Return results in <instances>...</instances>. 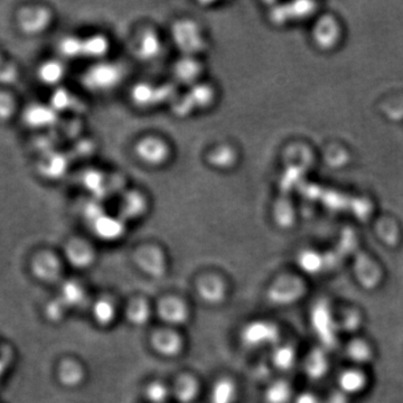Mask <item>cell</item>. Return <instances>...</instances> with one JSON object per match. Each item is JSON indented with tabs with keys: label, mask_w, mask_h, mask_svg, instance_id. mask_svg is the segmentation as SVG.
I'll return each instance as SVG.
<instances>
[{
	"label": "cell",
	"mask_w": 403,
	"mask_h": 403,
	"mask_svg": "<svg viewBox=\"0 0 403 403\" xmlns=\"http://www.w3.org/2000/svg\"><path fill=\"white\" fill-rule=\"evenodd\" d=\"M296 353L291 346H280L274 349V355H272V361L274 366H277L280 370L287 371L293 368L295 364Z\"/></svg>",
	"instance_id": "obj_22"
},
{
	"label": "cell",
	"mask_w": 403,
	"mask_h": 403,
	"mask_svg": "<svg viewBox=\"0 0 403 403\" xmlns=\"http://www.w3.org/2000/svg\"><path fill=\"white\" fill-rule=\"evenodd\" d=\"M144 202L141 197L134 195L124 201V212H132V214H139L144 210Z\"/></svg>",
	"instance_id": "obj_36"
},
{
	"label": "cell",
	"mask_w": 403,
	"mask_h": 403,
	"mask_svg": "<svg viewBox=\"0 0 403 403\" xmlns=\"http://www.w3.org/2000/svg\"><path fill=\"white\" fill-rule=\"evenodd\" d=\"M122 78L120 67L113 63L99 62L84 73L83 84L92 92H107L118 86Z\"/></svg>",
	"instance_id": "obj_1"
},
{
	"label": "cell",
	"mask_w": 403,
	"mask_h": 403,
	"mask_svg": "<svg viewBox=\"0 0 403 403\" xmlns=\"http://www.w3.org/2000/svg\"><path fill=\"white\" fill-rule=\"evenodd\" d=\"M347 352L349 358L355 362H368L371 358V349L364 341H353L352 344L349 345Z\"/></svg>",
	"instance_id": "obj_27"
},
{
	"label": "cell",
	"mask_w": 403,
	"mask_h": 403,
	"mask_svg": "<svg viewBox=\"0 0 403 403\" xmlns=\"http://www.w3.org/2000/svg\"><path fill=\"white\" fill-rule=\"evenodd\" d=\"M153 346L163 354L175 355L180 349V341L175 334L161 332L153 337Z\"/></svg>",
	"instance_id": "obj_18"
},
{
	"label": "cell",
	"mask_w": 403,
	"mask_h": 403,
	"mask_svg": "<svg viewBox=\"0 0 403 403\" xmlns=\"http://www.w3.org/2000/svg\"><path fill=\"white\" fill-rule=\"evenodd\" d=\"M316 4L296 3L291 5L282 6L272 11L271 17L276 24H285L291 21L306 18L310 13H314Z\"/></svg>",
	"instance_id": "obj_8"
},
{
	"label": "cell",
	"mask_w": 403,
	"mask_h": 403,
	"mask_svg": "<svg viewBox=\"0 0 403 403\" xmlns=\"http://www.w3.org/2000/svg\"><path fill=\"white\" fill-rule=\"evenodd\" d=\"M279 333L276 325L268 322H252L242 329V341L249 347L264 346L278 341Z\"/></svg>",
	"instance_id": "obj_4"
},
{
	"label": "cell",
	"mask_w": 403,
	"mask_h": 403,
	"mask_svg": "<svg viewBox=\"0 0 403 403\" xmlns=\"http://www.w3.org/2000/svg\"><path fill=\"white\" fill-rule=\"evenodd\" d=\"M175 40L178 47L185 52L186 55H194L204 47V38L199 26L189 21L178 22L173 30Z\"/></svg>",
	"instance_id": "obj_5"
},
{
	"label": "cell",
	"mask_w": 403,
	"mask_h": 403,
	"mask_svg": "<svg viewBox=\"0 0 403 403\" xmlns=\"http://www.w3.org/2000/svg\"><path fill=\"white\" fill-rule=\"evenodd\" d=\"M298 264L300 268L307 274H317L322 267V258L318 253L313 251H304L298 257Z\"/></svg>",
	"instance_id": "obj_25"
},
{
	"label": "cell",
	"mask_w": 403,
	"mask_h": 403,
	"mask_svg": "<svg viewBox=\"0 0 403 403\" xmlns=\"http://www.w3.org/2000/svg\"><path fill=\"white\" fill-rule=\"evenodd\" d=\"M94 228H95L98 235L107 240L118 239L124 232V226L120 221L105 216V215H101L95 220Z\"/></svg>",
	"instance_id": "obj_15"
},
{
	"label": "cell",
	"mask_w": 403,
	"mask_h": 403,
	"mask_svg": "<svg viewBox=\"0 0 403 403\" xmlns=\"http://www.w3.org/2000/svg\"><path fill=\"white\" fill-rule=\"evenodd\" d=\"M328 403H346L344 399V393L341 392L337 395H334V397L329 399Z\"/></svg>",
	"instance_id": "obj_38"
},
{
	"label": "cell",
	"mask_w": 403,
	"mask_h": 403,
	"mask_svg": "<svg viewBox=\"0 0 403 403\" xmlns=\"http://www.w3.org/2000/svg\"><path fill=\"white\" fill-rule=\"evenodd\" d=\"M312 325L322 344L328 347L335 344L333 318L325 303H318L313 308Z\"/></svg>",
	"instance_id": "obj_7"
},
{
	"label": "cell",
	"mask_w": 403,
	"mask_h": 403,
	"mask_svg": "<svg viewBox=\"0 0 403 403\" xmlns=\"http://www.w3.org/2000/svg\"><path fill=\"white\" fill-rule=\"evenodd\" d=\"M212 160H215V165L218 167L231 166L232 160H233V153L228 148H220L213 153Z\"/></svg>",
	"instance_id": "obj_35"
},
{
	"label": "cell",
	"mask_w": 403,
	"mask_h": 403,
	"mask_svg": "<svg viewBox=\"0 0 403 403\" xmlns=\"http://www.w3.org/2000/svg\"><path fill=\"white\" fill-rule=\"evenodd\" d=\"M57 111L51 105H33L24 113L25 124L30 128L42 129L52 126L57 120Z\"/></svg>",
	"instance_id": "obj_9"
},
{
	"label": "cell",
	"mask_w": 403,
	"mask_h": 403,
	"mask_svg": "<svg viewBox=\"0 0 403 403\" xmlns=\"http://www.w3.org/2000/svg\"><path fill=\"white\" fill-rule=\"evenodd\" d=\"M147 395L149 400L153 403H163L168 397V391L166 387L160 383H153L148 387Z\"/></svg>",
	"instance_id": "obj_34"
},
{
	"label": "cell",
	"mask_w": 403,
	"mask_h": 403,
	"mask_svg": "<svg viewBox=\"0 0 403 403\" xmlns=\"http://www.w3.org/2000/svg\"><path fill=\"white\" fill-rule=\"evenodd\" d=\"M291 397V385L284 381L274 382L266 392L267 403H287Z\"/></svg>",
	"instance_id": "obj_21"
},
{
	"label": "cell",
	"mask_w": 403,
	"mask_h": 403,
	"mask_svg": "<svg viewBox=\"0 0 403 403\" xmlns=\"http://www.w3.org/2000/svg\"><path fill=\"white\" fill-rule=\"evenodd\" d=\"M138 158L149 166H160L170 158V147L164 140L147 137L140 140L136 147Z\"/></svg>",
	"instance_id": "obj_6"
},
{
	"label": "cell",
	"mask_w": 403,
	"mask_h": 403,
	"mask_svg": "<svg viewBox=\"0 0 403 403\" xmlns=\"http://www.w3.org/2000/svg\"><path fill=\"white\" fill-rule=\"evenodd\" d=\"M17 78V70L15 65L4 59L0 54V83H13Z\"/></svg>",
	"instance_id": "obj_31"
},
{
	"label": "cell",
	"mask_w": 403,
	"mask_h": 403,
	"mask_svg": "<svg viewBox=\"0 0 403 403\" xmlns=\"http://www.w3.org/2000/svg\"><path fill=\"white\" fill-rule=\"evenodd\" d=\"M201 74V65L193 57H187L178 61L175 66V76L180 82H194Z\"/></svg>",
	"instance_id": "obj_17"
},
{
	"label": "cell",
	"mask_w": 403,
	"mask_h": 403,
	"mask_svg": "<svg viewBox=\"0 0 403 403\" xmlns=\"http://www.w3.org/2000/svg\"><path fill=\"white\" fill-rule=\"evenodd\" d=\"M52 13L43 6H30L19 11L17 25L19 30L30 36L40 35L49 28Z\"/></svg>",
	"instance_id": "obj_3"
},
{
	"label": "cell",
	"mask_w": 403,
	"mask_h": 403,
	"mask_svg": "<svg viewBox=\"0 0 403 403\" xmlns=\"http://www.w3.org/2000/svg\"><path fill=\"white\" fill-rule=\"evenodd\" d=\"M296 403H320L318 402L317 398L315 395H310V393H304L301 395L298 399H297V402Z\"/></svg>",
	"instance_id": "obj_37"
},
{
	"label": "cell",
	"mask_w": 403,
	"mask_h": 403,
	"mask_svg": "<svg viewBox=\"0 0 403 403\" xmlns=\"http://www.w3.org/2000/svg\"><path fill=\"white\" fill-rule=\"evenodd\" d=\"M159 314L163 320L170 324H180L187 317L185 306L176 299H168L160 304Z\"/></svg>",
	"instance_id": "obj_16"
},
{
	"label": "cell",
	"mask_w": 403,
	"mask_h": 403,
	"mask_svg": "<svg viewBox=\"0 0 403 403\" xmlns=\"http://www.w3.org/2000/svg\"><path fill=\"white\" fill-rule=\"evenodd\" d=\"M16 111V103L7 92H0V121H8Z\"/></svg>",
	"instance_id": "obj_29"
},
{
	"label": "cell",
	"mask_w": 403,
	"mask_h": 403,
	"mask_svg": "<svg viewBox=\"0 0 403 403\" xmlns=\"http://www.w3.org/2000/svg\"><path fill=\"white\" fill-rule=\"evenodd\" d=\"M315 38L322 47H333L339 38V27L333 17H325L320 21L315 30Z\"/></svg>",
	"instance_id": "obj_12"
},
{
	"label": "cell",
	"mask_w": 403,
	"mask_h": 403,
	"mask_svg": "<svg viewBox=\"0 0 403 403\" xmlns=\"http://www.w3.org/2000/svg\"><path fill=\"white\" fill-rule=\"evenodd\" d=\"M197 391V387L195 382L192 379H188V378L180 380L178 385H176V397L183 402L191 401L195 397Z\"/></svg>",
	"instance_id": "obj_28"
},
{
	"label": "cell",
	"mask_w": 403,
	"mask_h": 403,
	"mask_svg": "<svg viewBox=\"0 0 403 403\" xmlns=\"http://www.w3.org/2000/svg\"><path fill=\"white\" fill-rule=\"evenodd\" d=\"M161 49V42L158 35L153 30H146L139 36L136 45V53L140 59H153L158 57Z\"/></svg>",
	"instance_id": "obj_11"
},
{
	"label": "cell",
	"mask_w": 403,
	"mask_h": 403,
	"mask_svg": "<svg viewBox=\"0 0 403 403\" xmlns=\"http://www.w3.org/2000/svg\"><path fill=\"white\" fill-rule=\"evenodd\" d=\"M95 317L103 324H109L115 317V308L107 300H101L95 306Z\"/></svg>",
	"instance_id": "obj_32"
},
{
	"label": "cell",
	"mask_w": 403,
	"mask_h": 403,
	"mask_svg": "<svg viewBox=\"0 0 403 403\" xmlns=\"http://www.w3.org/2000/svg\"><path fill=\"white\" fill-rule=\"evenodd\" d=\"M149 312L145 303H136L129 310V317L134 324H145L147 322Z\"/></svg>",
	"instance_id": "obj_33"
},
{
	"label": "cell",
	"mask_w": 403,
	"mask_h": 403,
	"mask_svg": "<svg viewBox=\"0 0 403 403\" xmlns=\"http://www.w3.org/2000/svg\"><path fill=\"white\" fill-rule=\"evenodd\" d=\"M199 293L209 303H218L223 297V287L216 280H205L199 288Z\"/></svg>",
	"instance_id": "obj_26"
},
{
	"label": "cell",
	"mask_w": 403,
	"mask_h": 403,
	"mask_svg": "<svg viewBox=\"0 0 403 403\" xmlns=\"http://www.w3.org/2000/svg\"><path fill=\"white\" fill-rule=\"evenodd\" d=\"M191 103H197V107H207L212 103L213 91L206 86H199L192 91L191 98H188Z\"/></svg>",
	"instance_id": "obj_30"
},
{
	"label": "cell",
	"mask_w": 403,
	"mask_h": 403,
	"mask_svg": "<svg viewBox=\"0 0 403 403\" xmlns=\"http://www.w3.org/2000/svg\"><path fill=\"white\" fill-rule=\"evenodd\" d=\"M59 51L65 59L82 57V40L76 36L63 38L59 44Z\"/></svg>",
	"instance_id": "obj_24"
},
{
	"label": "cell",
	"mask_w": 403,
	"mask_h": 403,
	"mask_svg": "<svg viewBox=\"0 0 403 403\" xmlns=\"http://www.w3.org/2000/svg\"><path fill=\"white\" fill-rule=\"evenodd\" d=\"M235 399V387L233 382L222 379L215 383L211 393V403H233Z\"/></svg>",
	"instance_id": "obj_19"
},
{
	"label": "cell",
	"mask_w": 403,
	"mask_h": 403,
	"mask_svg": "<svg viewBox=\"0 0 403 403\" xmlns=\"http://www.w3.org/2000/svg\"><path fill=\"white\" fill-rule=\"evenodd\" d=\"M320 199L332 210L353 213L358 218H366L372 212L371 203L366 199L349 197L334 191H324Z\"/></svg>",
	"instance_id": "obj_2"
},
{
	"label": "cell",
	"mask_w": 403,
	"mask_h": 403,
	"mask_svg": "<svg viewBox=\"0 0 403 403\" xmlns=\"http://www.w3.org/2000/svg\"><path fill=\"white\" fill-rule=\"evenodd\" d=\"M327 358L322 351L310 353L306 361V373L312 379H320L327 371Z\"/></svg>",
	"instance_id": "obj_20"
},
{
	"label": "cell",
	"mask_w": 403,
	"mask_h": 403,
	"mask_svg": "<svg viewBox=\"0 0 403 403\" xmlns=\"http://www.w3.org/2000/svg\"><path fill=\"white\" fill-rule=\"evenodd\" d=\"M341 392L346 395H358L366 385V378L358 370H347L339 378Z\"/></svg>",
	"instance_id": "obj_13"
},
{
	"label": "cell",
	"mask_w": 403,
	"mask_h": 403,
	"mask_svg": "<svg viewBox=\"0 0 403 403\" xmlns=\"http://www.w3.org/2000/svg\"><path fill=\"white\" fill-rule=\"evenodd\" d=\"M109 51V40L103 35H92L82 40V57L100 59Z\"/></svg>",
	"instance_id": "obj_14"
},
{
	"label": "cell",
	"mask_w": 403,
	"mask_h": 403,
	"mask_svg": "<svg viewBox=\"0 0 403 403\" xmlns=\"http://www.w3.org/2000/svg\"><path fill=\"white\" fill-rule=\"evenodd\" d=\"M65 65L59 59H49L38 67L37 76L42 83L49 86H57L64 78Z\"/></svg>",
	"instance_id": "obj_10"
},
{
	"label": "cell",
	"mask_w": 403,
	"mask_h": 403,
	"mask_svg": "<svg viewBox=\"0 0 403 403\" xmlns=\"http://www.w3.org/2000/svg\"><path fill=\"white\" fill-rule=\"evenodd\" d=\"M158 91L159 89H153V86H148V84H140L134 88L132 99L137 105L147 107V105H153L155 100L159 99L157 97Z\"/></svg>",
	"instance_id": "obj_23"
}]
</instances>
